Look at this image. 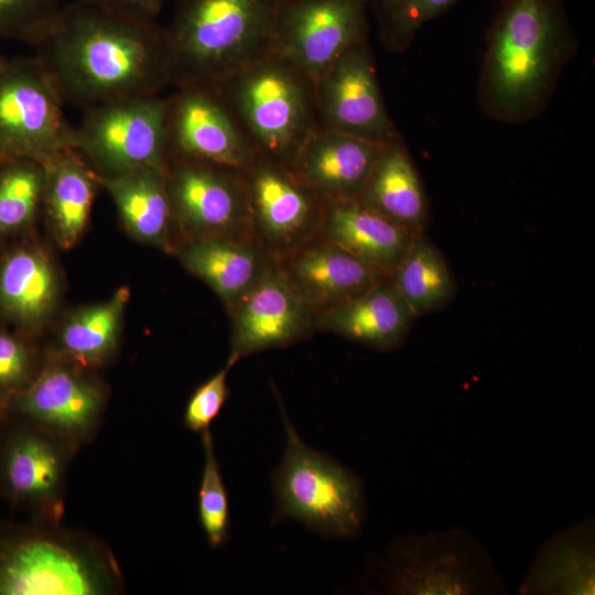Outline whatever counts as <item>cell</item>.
<instances>
[{"label":"cell","mask_w":595,"mask_h":595,"mask_svg":"<svg viewBox=\"0 0 595 595\" xmlns=\"http://www.w3.org/2000/svg\"><path fill=\"white\" fill-rule=\"evenodd\" d=\"M388 588L396 594H487L501 591L493 561L461 529L394 541L385 563Z\"/></svg>","instance_id":"cell-8"},{"label":"cell","mask_w":595,"mask_h":595,"mask_svg":"<svg viewBox=\"0 0 595 595\" xmlns=\"http://www.w3.org/2000/svg\"><path fill=\"white\" fill-rule=\"evenodd\" d=\"M121 17L155 21L163 0H75Z\"/></svg>","instance_id":"cell-36"},{"label":"cell","mask_w":595,"mask_h":595,"mask_svg":"<svg viewBox=\"0 0 595 595\" xmlns=\"http://www.w3.org/2000/svg\"><path fill=\"white\" fill-rule=\"evenodd\" d=\"M390 279L416 317L445 307L457 290L444 255L425 234L415 238Z\"/></svg>","instance_id":"cell-29"},{"label":"cell","mask_w":595,"mask_h":595,"mask_svg":"<svg viewBox=\"0 0 595 595\" xmlns=\"http://www.w3.org/2000/svg\"><path fill=\"white\" fill-rule=\"evenodd\" d=\"M318 235L387 275L420 236L358 199L326 204Z\"/></svg>","instance_id":"cell-22"},{"label":"cell","mask_w":595,"mask_h":595,"mask_svg":"<svg viewBox=\"0 0 595 595\" xmlns=\"http://www.w3.org/2000/svg\"><path fill=\"white\" fill-rule=\"evenodd\" d=\"M282 0H175L165 28L171 85H219L272 54Z\"/></svg>","instance_id":"cell-3"},{"label":"cell","mask_w":595,"mask_h":595,"mask_svg":"<svg viewBox=\"0 0 595 595\" xmlns=\"http://www.w3.org/2000/svg\"><path fill=\"white\" fill-rule=\"evenodd\" d=\"M58 280L47 255L33 246L14 248L0 262V310L25 328H36L57 302Z\"/></svg>","instance_id":"cell-26"},{"label":"cell","mask_w":595,"mask_h":595,"mask_svg":"<svg viewBox=\"0 0 595 595\" xmlns=\"http://www.w3.org/2000/svg\"><path fill=\"white\" fill-rule=\"evenodd\" d=\"M577 47L563 0H502L486 34L482 111L513 125L539 117Z\"/></svg>","instance_id":"cell-2"},{"label":"cell","mask_w":595,"mask_h":595,"mask_svg":"<svg viewBox=\"0 0 595 595\" xmlns=\"http://www.w3.org/2000/svg\"><path fill=\"white\" fill-rule=\"evenodd\" d=\"M35 56L63 104L86 110L171 85L165 28L74 1L63 6Z\"/></svg>","instance_id":"cell-1"},{"label":"cell","mask_w":595,"mask_h":595,"mask_svg":"<svg viewBox=\"0 0 595 595\" xmlns=\"http://www.w3.org/2000/svg\"><path fill=\"white\" fill-rule=\"evenodd\" d=\"M6 445L0 479L14 501L35 509L47 522L57 524L64 511L66 473L76 450L29 422Z\"/></svg>","instance_id":"cell-17"},{"label":"cell","mask_w":595,"mask_h":595,"mask_svg":"<svg viewBox=\"0 0 595 595\" xmlns=\"http://www.w3.org/2000/svg\"><path fill=\"white\" fill-rule=\"evenodd\" d=\"M286 447L273 475L275 520L293 519L328 537H356L365 520L364 485L358 475L310 447L282 404Z\"/></svg>","instance_id":"cell-6"},{"label":"cell","mask_w":595,"mask_h":595,"mask_svg":"<svg viewBox=\"0 0 595 595\" xmlns=\"http://www.w3.org/2000/svg\"><path fill=\"white\" fill-rule=\"evenodd\" d=\"M175 88L174 94L165 97L167 159L245 170L256 151L217 88L198 84Z\"/></svg>","instance_id":"cell-15"},{"label":"cell","mask_w":595,"mask_h":595,"mask_svg":"<svg viewBox=\"0 0 595 595\" xmlns=\"http://www.w3.org/2000/svg\"><path fill=\"white\" fill-rule=\"evenodd\" d=\"M358 201L414 235L425 234L429 198L402 137L381 145Z\"/></svg>","instance_id":"cell-23"},{"label":"cell","mask_w":595,"mask_h":595,"mask_svg":"<svg viewBox=\"0 0 595 595\" xmlns=\"http://www.w3.org/2000/svg\"><path fill=\"white\" fill-rule=\"evenodd\" d=\"M277 262L316 318L389 277L318 234Z\"/></svg>","instance_id":"cell-18"},{"label":"cell","mask_w":595,"mask_h":595,"mask_svg":"<svg viewBox=\"0 0 595 595\" xmlns=\"http://www.w3.org/2000/svg\"><path fill=\"white\" fill-rule=\"evenodd\" d=\"M381 145L318 128L290 166L324 204L360 197Z\"/></svg>","instance_id":"cell-19"},{"label":"cell","mask_w":595,"mask_h":595,"mask_svg":"<svg viewBox=\"0 0 595 595\" xmlns=\"http://www.w3.org/2000/svg\"><path fill=\"white\" fill-rule=\"evenodd\" d=\"M62 8L61 0H0V37L36 47Z\"/></svg>","instance_id":"cell-33"},{"label":"cell","mask_w":595,"mask_h":595,"mask_svg":"<svg viewBox=\"0 0 595 595\" xmlns=\"http://www.w3.org/2000/svg\"><path fill=\"white\" fill-rule=\"evenodd\" d=\"M251 237L275 260L318 234L325 205L284 164L256 152L241 171Z\"/></svg>","instance_id":"cell-10"},{"label":"cell","mask_w":595,"mask_h":595,"mask_svg":"<svg viewBox=\"0 0 595 595\" xmlns=\"http://www.w3.org/2000/svg\"><path fill=\"white\" fill-rule=\"evenodd\" d=\"M165 177L174 225L185 234V239L250 235L241 171L169 158Z\"/></svg>","instance_id":"cell-14"},{"label":"cell","mask_w":595,"mask_h":595,"mask_svg":"<svg viewBox=\"0 0 595 595\" xmlns=\"http://www.w3.org/2000/svg\"><path fill=\"white\" fill-rule=\"evenodd\" d=\"M36 57L8 60L0 73V158L43 164L73 149L74 127Z\"/></svg>","instance_id":"cell-9"},{"label":"cell","mask_w":595,"mask_h":595,"mask_svg":"<svg viewBox=\"0 0 595 595\" xmlns=\"http://www.w3.org/2000/svg\"><path fill=\"white\" fill-rule=\"evenodd\" d=\"M129 296V289L120 288L69 316L60 329L56 355L88 370L102 366L117 347Z\"/></svg>","instance_id":"cell-28"},{"label":"cell","mask_w":595,"mask_h":595,"mask_svg":"<svg viewBox=\"0 0 595 595\" xmlns=\"http://www.w3.org/2000/svg\"><path fill=\"white\" fill-rule=\"evenodd\" d=\"M36 371L28 344L18 336L0 332V396L12 399Z\"/></svg>","instance_id":"cell-35"},{"label":"cell","mask_w":595,"mask_h":595,"mask_svg":"<svg viewBox=\"0 0 595 595\" xmlns=\"http://www.w3.org/2000/svg\"><path fill=\"white\" fill-rule=\"evenodd\" d=\"M314 85L321 129L378 145L401 137L386 107L368 40L345 51Z\"/></svg>","instance_id":"cell-13"},{"label":"cell","mask_w":595,"mask_h":595,"mask_svg":"<svg viewBox=\"0 0 595 595\" xmlns=\"http://www.w3.org/2000/svg\"><path fill=\"white\" fill-rule=\"evenodd\" d=\"M594 527L586 520L553 537L540 551L522 594H594Z\"/></svg>","instance_id":"cell-27"},{"label":"cell","mask_w":595,"mask_h":595,"mask_svg":"<svg viewBox=\"0 0 595 595\" xmlns=\"http://www.w3.org/2000/svg\"><path fill=\"white\" fill-rule=\"evenodd\" d=\"M201 437L204 466L198 489V519L208 545L216 549L229 537V500L210 430L202 433Z\"/></svg>","instance_id":"cell-32"},{"label":"cell","mask_w":595,"mask_h":595,"mask_svg":"<svg viewBox=\"0 0 595 595\" xmlns=\"http://www.w3.org/2000/svg\"><path fill=\"white\" fill-rule=\"evenodd\" d=\"M165 97L143 95L88 108L74 127L73 149L99 178L143 166L165 170Z\"/></svg>","instance_id":"cell-7"},{"label":"cell","mask_w":595,"mask_h":595,"mask_svg":"<svg viewBox=\"0 0 595 595\" xmlns=\"http://www.w3.org/2000/svg\"><path fill=\"white\" fill-rule=\"evenodd\" d=\"M182 264L203 280L229 311L274 260L250 235L185 239L175 248Z\"/></svg>","instance_id":"cell-21"},{"label":"cell","mask_w":595,"mask_h":595,"mask_svg":"<svg viewBox=\"0 0 595 595\" xmlns=\"http://www.w3.org/2000/svg\"><path fill=\"white\" fill-rule=\"evenodd\" d=\"M215 87L255 151L289 167L320 128L314 82L274 53Z\"/></svg>","instance_id":"cell-5"},{"label":"cell","mask_w":595,"mask_h":595,"mask_svg":"<svg viewBox=\"0 0 595 595\" xmlns=\"http://www.w3.org/2000/svg\"><path fill=\"white\" fill-rule=\"evenodd\" d=\"M123 588L110 549L58 523L0 533V595H106Z\"/></svg>","instance_id":"cell-4"},{"label":"cell","mask_w":595,"mask_h":595,"mask_svg":"<svg viewBox=\"0 0 595 595\" xmlns=\"http://www.w3.org/2000/svg\"><path fill=\"white\" fill-rule=\"evenodd\" d=\"M231 366L226 365L201 383L191 394L185 405L183 424L195 433L209 430L229 397L227 376Z\"/></svg>","instance_id":"cell-34"},{"label":"cell","mask_w":595,"mask_h":595,"mask_svg":"<svg viewBox=\"0 0 595 595\" xmlns=\"http://www.w3.org/2000/svg\"><path fill=\"white\" fill-rule=\"evenodd\" d=\"M416 318L389 275L318 315L316 329L379 351H391L403 345Z\"/></svg>","instance_id":"cell-20"},{"label":"cell","mask_w":595,"mask_h":595,"mask_svg":"<svg viewBox=\"0 0 595 595\" xmlns=\"http://www.w3.org/2000/svg\"><path fill=\"white\" fill-rule=\"evenodd\" d=\"M8 62V58H6L4 56L0 55V73L1 71L3 69V67L6 66Z\"/></svg>","instance_id":"cell-37"},{"label":"cell","mask_w":595,"mask_h":595,"mask_svg":"<svg viewBox=\"0 0 595 595\" xmlns=\"http://www.w3.org/2000/svg\"><path fill=\"white\" fill-rule=\"evenodd\" d=\"M42 212L57 244L68 249L84 234L100 181L74 149L61 152L44 164Z\"/></svg>","instance_id":"cell-25"},{"label":"cell","mask_w":595,"mask_h":595,"mask_svg":"<svg viewBox=\"0 0 595 595\" xmlns=\"http://www.w3.org/2000/svg\"><path fill=\"white\" fill-rule=\"evenodd\" d=\"M86 370L52 357L11 399L15 412L78 450L98 431L107 403L105 386Z\"/></svg>","instance_id":"cell-12"},{"label":"cell","mask_w":595,"mask_h":595,"mask_svg":"<svg viewBox=\"0 0 595 595\" xmlns=\"http://www.w3.org/2000/svg\"><path fill=\"white\" fill-rule=\"evenodd\" d=\"M462 0H366L378 26L380 42L392 53H403L429 22Z\"/></svg>","instance_id":"cell-31"},{"label":"cell","mask_w":595,"mask_h":595,"mask_svg":"<svg viewBox=\"0 0 595 595\" xmlns=\"http://www.w3.org/2000/svg\"><path fill=\"white\" fill-rule=\"evenodd\" d=\"M43 163L25 158H0V240L33 225L42 212Z\"/></svg>","instance_id":"cell-30"},{"label":"cell","mask_w":595,"mask_h":595,"mask_svg":"<svg viewBox=\"0 0 595 595\" xmlns=\"http://www.w3.org/2000/svg\"><path fill=\"white\" fill-rule=\"evenodd\" d=\"M366 0H282L272 53L315 80L349 47L368 40Z\"/></svg>","instance_id":"cell-11"},{"label":"cell","mask_w":595,"mask_h":595,"mask_svg":"<svg viewBox=\"0 0 595 595\" xmlns=\"http://www.w3.org/2000/svg\"><path fill=\"white\" fill-rule=\"evenodd\" d=\"M99 181L132 237L165 252L175 251L171 237L175 225L165 170L143 166Z\"/></svg>","instance_id":"cell-24"},{"label":"cell","mask_w":595,"mask_h":595,"mask_svg":"<svg viewBox=\"0 0 595 595\" xmlns=\"http://www.w3.org/2000/svg\"><path fill=\"white\" fill-rule=\"evenodd\" d=\"M228 313L231 334L227 364L231 367L244 357L290 346L316 331V315L275 259Z\"/></svg>","instance_id":"cell-16"}]
</instances>
